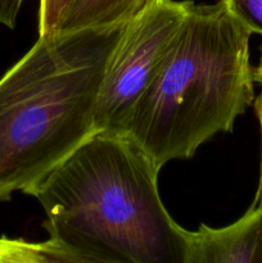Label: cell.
<instances>
[{
  "instance_id": "9",
  "label": "cell",
  "mask_w": 262,
  "mask_h": 263,
  "mask_svg": "<svg viewBox=\"0 0 262 263\" xmlns=\"http://www.w3.org/2000/svg\"><path fill=\"white\" fill-rule=\"evenodd\" d=\"M71 2L72 0H40L39 35H49L58 31Z\"/></svg>"
},
{
  "instance_id": "12",
  "label": "cell",
  "mask_w": 262,
  "mask_h": 263,
  "mask_svg": "<svg viewBox=\"0 0 262 263\" xmlns=\"http://www.w3.org/2000/svg\"><path fill=\"white\" fill-rule=\"evenodd\" d=\"M253 103H254V112H256L257 118H258L259 128H261V167H259L258 186H257L256 195H254V199L249 208H253V210H262V91L259 92V95L254 99Z\"/></svg>"
},
{
  "instance_id": "14",
  "label": "cell",
  "mask_w": 262,
  "mask_h": 263,
  "mask_svg": "<svg viewBox=\"0 0 262 263\" xmlns=\"http://www.w3.org/2000/svg\"><path fill=\"white\" fill-rule=\"evenodd\" d=\"M254 81L262 85V50H261V58H259L258 66L254 68Z\"/></svg>"
},
{
  "instance_id": "11",
  "label": "cell",
  "mask_w": 262,
  "mask_h": 263,
  "mask_svg": "<svg viewBox=\"0 0 262 263\" xmlns=\"http://www.w3.org/2000/svg\"><path fill=\"white\" fill-rule=\"evenodd\" d=\"M23 0H0V25L14 28Z\"/></svg>"
},
{
  "instance_id": "2",
  "label": "cell",
  "mask_w": 262,
  "mask_h": 263,
  "mask_svg": "<svg viewBox=\"0 0 262 263\" xmlns=\"http://www.w3.org/2000/svg\"><path fill=\"white\" fill-rule=\"evenodd\" d=\"M125 26L39 35L0 79V202L26 194L95 133L98 90Z\"/></svg>"
},
{
  "instance_id": "13",
  "label": "cell",
  "mask_w": 262,
  "mask_h": 263,
  "mask_svg": "<svg viewBox=\"0 0 262 263\" xmlns=\"http://www.w3.org/2000/svg\"><path fill=\"white\" fill-rule=\"evenodd\" d=\"M251 263H262V221H261V226H259L258 235H257L256 244H254Z\"/></svg>"
},
{
  "instance_id": "6",
  "label": "cell",
  "mask_w": 262,
  "mask_h": 263,
  "mask_svg": "<svg viewBox=\"0 0 262 263\" xmlns=\"http://www.w3.org/2000/svg\"><path fill=\"white\" fill-rule=\"evenodd\" d=\"M156 0H72L58 31L123 25Z\"/></svg>"
},
{
  "instance_id": "4",
  "label": "cell",
  "mask_w": 262,
  "mask_h": 263,
  "mask_svg": "<svg viewBox=\"0 0 262 263\" xmlns=\"http://www.w3.org/2000/svg\"><path fill=\"white\" fill-rule=\"evenodd\" d=\"M192 2L156 0L128 21L110 54L94 107L95 133H125L166 58Z\"/></svg>"
},
{
  "instance_id": "5",
  "label": "cell",
  "mask_w": 262,
  "mask_h": 263,
  "mask_svg": "<svg viewBox=\"0 0 262 263\" xmlns=\"http://www.w3.org/2000/svg\"><path fill=\"white\" fill-rule=\"evenodd\" d=\"M262 221V210L248 208L235 222L223 228L199 225L190 231L185 263H251Z\"/></svg>"
},
{
  "instance_id": "3",
  "label": "cell",
  "mask_w": 262,
  "mask_h": 263,
  "mask_svg": "<svg viewBox=\"0 0 262 263\" xmlns=\"http://www.w3.org/2000/svg\"><path fill=\"white\" fill-rule=\"evenodd\" d=\"M251 35L223 0L211 5L192 2L123 135L162 168L174 159L192 158L217 134L230 133L256 99Z\"/></svg>"
},
{
  "instance_id": "7",
  "label": "cell",
  "mask_w": 262,
  "mask_h": 263,
  "mask_svg": "<svg viewBox=\"0 0 262 263\" xmlns=\"http://www.w3.org/2000/svg\"><path fill=\"white\" fill-rule=\"evenodd\" d=\"M0 263H50L38 243L0 236Z\"/></svg>"
},
{
  "instance_id": "1",
  "label": "cell",
  "mask_w": 262,
  "mask_h": 263,
  "mask_svg": "<svg viewBox=\"0 0 262 263\" xmlns=\"http://www.w3.org/2000/svg\"><path fill=\"white\" fill-rule=\"evenodd\" d=\"M161 167L123 134L94 133L26 194L48 239L112 263H185L190 231L158 192Z\"/></svg>"
},
{
  "instance_id": "10",
  "label": "cell",
  "mask_w": 262,
  "mask_h": 263,
  "mask_svg": "<svg viewBox=\"0 0 262 263\" xmlns=\"http://www.w3.org/2000/svg\"><path fill=\"white\" fill-rule=\"evenodd\" d=\"M38 244L43 256L50 263H112L77 253V252L66 248L50 239Z\"/></svg>"
},
{
  "instance_id": "8",
  "label": "cell",
  "mask_w": 262,
  "mask_h": 263,
  "mask_svg": "<svg viewBox=\"0 0 262 263\" xmlns=\"http://www.w3.org/2000/svg\"><path fill=\"white\" fill-rule=\"evenodd\" d=\"M223 3L252 33L262 35V0H223Z\"/></svg>"
}]
</instances>
